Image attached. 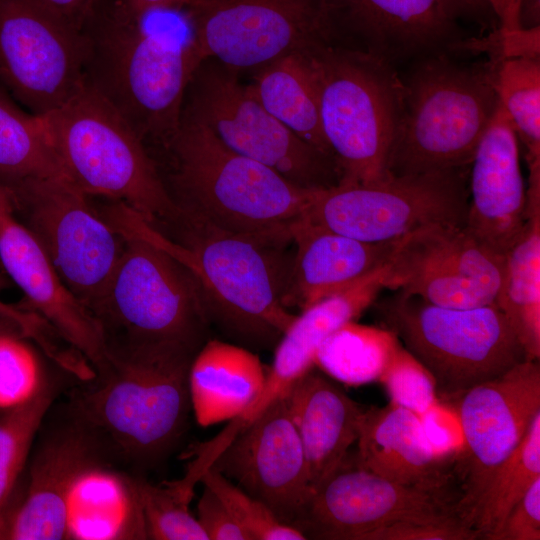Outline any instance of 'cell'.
I'll return each mask as SVG.
<instances>
[{"label": "cell", "mask_w": 540, "mask_h": 540, "mask_svg": "<svg viewBox=\"0 0 540 540\" xmlns=\"http://www.w3.org/2000/svg\"><path fill=\"white\" fill-rule=\"evenodd\" d=\"M162 146L172 163L166 188L181 215L266 243L292 242L314 189L236 153L182 113Z\"/></svg>", "instance_id": "obj_1"}, {"label": "cell", "mask_w": 540, "mask_h": 540, "mask_svg": "<svg viewBox=\"0 0 540 540\" xmlns=\"http://www.w3.org/2000/svg\"><path fill=\"white\" fill-rule=\"evenodd\" d=\"M155 231L150 242L186 266L195 277L208 321L243 345L279 342L296 315L285 306L293 257L286 245L255 240L179 215Z\"/></svg>", "instance_id": "obj_2"}, {"label": "cell", "mask_w": 540, "mask_h": 540, "mask_svg": "<svg viewBox=\"0 0 540 540\" xmlns=\"http://www.w3.org/2000/svg\"><path fill=\"white\" fill-rule=\"evenodd\" d=\"M197 351L152 344L110 352L94 384L72 391L73 418L127 460L155 463L185 430L189 370Z\"/></svg>", "instance_id": "obj_3"}, {"label": "cell", "mask_w": 540, "mask_h": 540, "mask_svg": "<svg viewBox=\"0 0 540 540\" xmlns=\"http://www.w3.org/2000/svg\"><path fill=\"white\" fill-rule=\"evenodd\" d=\"M146 17L101 6L85 29V80L144 143L163 145L178 128L187 87L202 60L190 36L148 29Z\"/></svg>", "instance_id": "obj_4"}, {"label": "cell", "mask_w": 540, "mask_h": 540, "mask_svg": "<svg viewBox=\"0 0 540 540\" xmlns=\"http://www.w3.org/2000/svg\"><path fill=\"white\" fill-rule=\"evenodd\" d=\"M494 62L462 63L450 53L412 62L388 159L391 175L469 167L499 100Z\"/></svg>", "instance_id": "obj_5"}, {"label": "cell", "mask_w": 540, "mask_h": 540, "mask_svg": "<svg viewBox=\"0 0 540 540\" xmlns=\"http://www.w3.org/2000/svg\"><path fill=\"white\" fill-rule=\"evenodd\" d=\"M42 118L64 176L91 198L118 201L155 226L179 216L145 143L86 80Z\"/></svg>", "instance_id": "obj_6"}, {"label": "cell", "mask_w": 540, "mask_h": 540, "mask_svg": "<svg viewBox=\"0 0 540 540\" xmlns=\"http://www.w3.org/2000/svg\"><path fill=\"white\" fill-rule=\"evenodd\" d=\"M308 52L321 129L339 171L338 183H369L388 177L403 98L396 67L326 41L311 45Z\"/></svg>", "instance_id": "obj_7"}, {"label": "cell", "mask_w": 540, "mask_h": 540, "mask_svg": "<svg viewBox=\"0 0 540 540\" xmlns=\"http://www.w3.org/2000/svg\"><path fill=\"white\" fill-rule=\"evenodd\" d=\"M123 235L122 256L90 308L107 352L151 344L199 350L209 321L195 277L163 248Z\"/></svg>", "instance_id": "obj_8"}, {"label": "cell", "mask_w": 540, "mask_h": 540, "mask_svg": "<svg viewBox=\"0 0 540 540\" xmlns=\"http://www.w3.org/2000/svg\"><path fill=\"white\" fill-rule=\"evenodd\" d=\"M381 322L430 373L441 402L527 360L496 304L456 309L396 291L377 304Z\"/></svg>", "instance_id": "obj_9"}, {"label": "cell", "mask_w": 540, "mask_h": 540, "mask_svg": "<svg viewBox=\"0 0 540 540\" xmlns=\"http://www.w3.org/2000/svg\"><path fill=\"white\" fill-rule=\"evenodd\" d=\"M469 167L314 189L300 221L375 243L431 224L464 227Z\"/></svg>", "instance_id": "obj_10"}, {"label": "cell", "mask_w": 540, "mask_h": 540, "mask_svg": "<svg viewBox=\"0 0 540 540\" xmlns=\"http://www.w3.org/2000/svg\"><path fill=\"white\" fill-rule=\"evenodd\" d=\"M182 114L205 125L228 148L306 189L338 184L333 158L295 135L257 100L239 72L204 59L187 87Z\"/></svg>", "instance_id": "obj_11"}, {"label": "cell", "mask_w": 540, "mask_h": 540, "mask_svg": "<svg viewBox=\"0 0 540 540\" xmlns=\"http://www.w3.org/2000/svg\"><path fill=\"white\" fill-rule=\"evenodd\" d=\"M8 193L12 215L90 311L122 256L125 236L101 216L90 196L64 176L26 181Z\"/></svg>", "instance_id": "obj_12"}, {"label": "cell", "mask_w": 540, "mask_h": 540, "mask_svg": "<svg viewBox=\"0 0 540 540\" xmlns=\"http://www.w3.org/2000/svg\"><path fill=\"white\" fill-rule=\"evenodd\" d=\"M85 31L39 0H0V80L29 112L42 116L85 80Z\"/></svg>", "instance_id": "obj_13"}, {"label": "cell", "mask_w": 540, "mask_h": 540, "mask_svg": "<svg viewBox=\"0 0 540 540\" xmlns=\"http://www.w3.org/2000/svg\"><path fill=\"white\" fill-rule=\"evenodd\" d=\"M181 11L201 60L239 73L326 41L319 0H187Z\"/></svg>", "instance_id": "obj_14"}, {"label": "cell", "mask_w": 540, "mask_h": 540, "mask_svg": "<svg viewBox=\"0 0 540 540\" xmlns=\"http://www.w3.org/2000/svg\"><path fill=\"white\" fill-rule=\"evenodd\" d=\"M347 457L313 492L294 523L306 539L364 540L398 521L464 523L456 496L391 481L349 463Z\"/></svg>", "instance_id": "obj_15"}, {"label": "cell", "mask_w": 540, "mask_h": 540, "mask_svg": "<svg viewBox=\"0 0 540 540\" xmlns=\"http://www.w3.org/2000/svg\"><path fill=\"white\" fill-rule=\"evenodd\" d=\"M449 404L456 411L466 454L459 457L462 486L457 511L473 529L475 509L492 472L540 414L539 360H525Z\"/></svg>", "instance_id": "obj_16"}, {"label": "cell", "mask_w": 540, "mask_h": 540, "mask_svg": "<svg viewBox=\"0 0 540 540\" xmlns=\"http://www.w3.org/2000/svg\"><path fill=\"white\" fill-rule=\"evenodd\" d=\"M504 256L464 227L423 226L398 239L386 264V289L434 305L468 309L495 304Z\"/></svg>", "instance_id": "obj_17"}, {"label": "cell", "mask_w": 540, "mask_h": 540, "mask_svg": "<svg viewBox=\"0 0 540 540\" xmlns=\"http://www.w3.org/2000/svg\"><path fill=\"white\" fill-rule=\"evenodd\" d=\"M327 42L394 67L438 53H456L460 19L447 0H319Z\"/></svg>", "instance_id": "obj_18"}, {"label": "cell", "mask_w": 540, "mask_h": 540, "mask_svg": "<svg viewBox=\"0 0 540 540\" xmlns=\"http://www.w3.org/2000/svg\"><path fill=\"white\" fill-rule=\"evenodd\" d=\"M210 468L291 526L312 496L303 445L284 396L241 427Z\"/></svg>", "instance_id": "obj_19"}, {"label": "cell", "mask_w": 540, "mask_h": 540, "mask_svg": "<svg viewBox=\"0 0 540 540\" xmlns=\"http://www.w3.org/2000/svg\"><path fill=\"white\" fill-rule=\"evenodd\" d=\"M464 228L481 245L504 256L519 239L526 220V190L518 137L499 103L469 167Z\"/></svg>", "instance_id": "obj_20"}, {"label": "cell", "mask_w": 540, "mask_h": 540, "mask_svg": "<svg viewBox=\"0 0 540 540\" xmlns=\"http://www.w3.org/2000/svg\"><path fill=\"white\" fill-rule=\"evenodd\" d=\"M0 261L37 313L80 353L96 373L109 362L100 325L62 281L33 235L9 212H0Z\"/></svg>", "instance_id": "obj_21"}, {"label": "cell", "mask_w": 540, "mask_h": 540, "mask_svg": "<svg viewBox=\"0 0 540 540\" xmlns=\"http://www.w3.org/2000/svg\"><path fill=\"white\" fill-rule=\"evenodd\" d=\"M101 447L75 418L42 439L30 463L25 495L3 519L0 539H65L71 485L84 467L100 460Z\"/></svg>", "instance_id": "obj_22"}, {"label": "cell", "mask_w": 540, "mask_h": 540, "mask_svg": "<svg viewBox=\"0 0 540 540\" xmlns=\"http://www.w3.org/2000/svg\"><path fill=\"white\" fill-rule=\"evenodd\" d=\"M386 265L344 290L303 309L276 344L273 363L256 400L235 420L240 428L314 367L321 343L336 329L354 321L386 289Z\"/></svg>", "instance_id": "obj_23"}, {"label": "cell", "mask_w": 540, "mask_h": 540, "mask_svg": "<svg viewBox=\"0 0 540 540\" xmlns=\"http://www.w3.org/2000/svg\"><path fill=\"white\" fill-rule=\"evenodd\" d=\"M356 442L359 467L406 486L447 491L451 458L433 447L415 412L392 401L365 409Z\"/></svg>", "instance_id": "obj_24"}, {"label": "cell", "mask_w": 540, "mask_h": 540, "mask_svg": "<svg viewBox=\"0 0 540 540\" xmlns=\"http://www.w3.org/2000/svg\"><path fill=\"white\" fill-rule=\"evenodd\" d=\"M397 241L365 242L299 221L285 306L302 311L382 268Z\"/></svg>", "instance_id": "obj_25"}, {"label": "cell", "mask_w": 540, "mask_h": 540, "mask_svg": "<svg viewBox=\"0 0 540 540\" xmlns=\"http://www.w3.org/2000/svg\"><path fill=\"white\" fill-rule=\"evenodd\" d=\"M283 396L303 445L313 494L348 456L365 409L313 368Z\"/></svg>", "instance_id": "obj_26"}, {"label": "cell", "mask_w": 540, "mask_h": 540, "mask_svg": "<svg viewBox=\"0 0 540 540\" xmlns=\"http://www.w3.org/2000/svg\"><path fill=\"white\" fill-rule=\"evenodd\" d=\"M65 539H148L137 478L100 460L84 467L68 494Z\"/></svg>", "instance_id": "obj_27"}, {"label": "cell", "mask_w": 540, "mask_h": 540, "mask_svg": "<svg viewBox=\"0 0 540 540\" xmlns=\"http://www.w3.org/2000/svg\"><path fill=\"white\" fill-rule=\"evenodd\" d=\"M267 371L246 347L207 340L194 356L188 377L196 422L209 427L239 417L259 396Z\"/></svg>", "instance_id": "obj_28"}, {"label": "cell", "mask_w": 540, "mask_h": 540, "mask_svg": "<svg viewBox=\"0 0 540 540\" xmlns=\"http://www.w3.org/2000/svg\"><path fill=\"white\" fill-rule=\"evenodd\" d=\"M309 47L251 72L252 81L248 86L272 116L306 143L333 158L321 129Z\"/></svg>", "instance_id": "obj_29"}, {"label": "cell", "mask_w": 540, "mask_h": 540, "mask_svg": "<svg viewBox=\"0 0 540 540\" xmlns=\"http://www.w3.org/2000/svg\"><path fill=\"white\" fill-rule=\"evenodd\" d=\"M527 220L504 255L495 304L506 316L527 360L540 358V201L526 204Z\"/></svg>", "instance_id": "obj_30"}, {"label": "cell", "mask_w": 540, "mask_h": 540, "mask_svg": "<svg viewBox=\"0 0 540 540\" xmlns=\"http://www.w3.org/2000/svg\"><path fill=\"white\" fill-rule=\"evenodd\" d=\"M54 176L64 174L42 118L0 91V186L8 191L26 181Z\"/></svg>", "instance_id": "obj_31"}, {"label": "cell", "mask_w": 540, "mask_h": 540, "mask_svg": "<svg viewBox=\"0 0 540 540\" xmlns=\"http://www.w3.org/2000/svg\"><path fill=\"white\" fill-rule=\"evenodd\" d=\"M400 344L386 328L349 321L321 343L314 366L347 385L367 384L379 380Z\"/></svg>", "instance_id": "obj_32"}, {"label": "cell", "mask_w": 540, "mask_h": 540, "mask_svg": "<svg viewBox=\"0 0 540 540\" xmlns=\"http://www.w3.org/2000/svg\"><path fill=\"white\" fill-rule=\"evenodd\" d=\"M540 479V414L519 445L494 469L477 503L472 528L484 539Z\"/></svg>", "instance_id": "obj_33"}, {"label": "cell", "mask_w": 540, "mask_h": 540, "mask_svg": "<svg viewBox=\"0 0 540 540\" xmlns=\"http://www.w3.org/2000/svg\"><path fill=\"white\" fill-rule=\"evenodd\" d=\"M493 62L498 100L525 147L527 164H540V58Z\"/></svg>", "instance_id": "obj_34"}, {"label": "cell", "mask_w": 540, "mask_h": 540, "mask_svg": "<svg viewBox=\"0 0 540 540\" xmlns=\"http://www.w3.org/2000/svg\"><path fill=\"white\" fill-rule=\"evenodd\" d=\"M54 396V386L44 379L29 399L0 413V525L14 503L18 480Z\"/></svg>", "instance_id": "obj_35"}, {"label": "cell", "mask_w": 540, "mask_h": 540, "mask_svg": "<svg viewBox=\"0 0 540 540\" xmlns=\"http://www.w3.org/2000/svg\"><path fill=\"white\" fill-rule=\"evenodd\" d=\"M197 479L189 474L154 485L137 478L148 539L208 540L189 505Z\"/></svg>", "instance_id": "obj_36"}, {"label": "cell", "mask_w": 540, "mask_h": 540, "mask_svg": "<svg viewBox=\"0 0 540 540\" xmlns=\"http://www.w3.org/2000/svg\"><path fill=\"white\" fill-rule=\"evenodd\" d=\"M200 482L225 504L236 522L252 540H305L296 527L280 521L271 509L221 473L209 468Z\"/></svg>", "instance_id": "obj_37"}, {"label": "cell", "mask_w": 540, "mask_h": 540, "mask_svg": "<svg viewBox=\"0 0 540 540\" xmlns=\"http://www.w3.org/2000/svg\"><path fill=\"white\" fill-rule=\"evenodd\" d=\"M17 326L0 329V410L29 399L45 379L33 349Z\"/></svg>", "instance_id": "obj_38"}, {"label": "cell", "mask_w": 540, "mask_h": 540, "mask_svg": "<svg viewBox=\"0 0 540 540\" xmlns=\"http://www.w3.org/2000/svg\"><path fill=\"white\" fill-rule=\"evenodd\" d=\"M378 382L385 387L390 401L419 416L440 402L432 376L402 344L393 354Z\"/></svg>", "instance_id": "obj_39"}, {"label": "cell", "mask_w": 540, "mask_h": 540, "mask_svg": "<svg viewBox=\"0 0 540 540\" xmlns=\"http://www.w3.org/2000/svg\"><path fill=\"white\" fill-rule=\"evenodd\" d=\"M477 533L462 522L398 521L378 528L364 540H471Z\"/></svg>", "instance_id": "obj_40"}, {"label": "cell", "mask_w": 540, "mask_h": 540, "mask_svg": "<svg viewBox=\"0 0 540 540\" xmlns=\"http://www.w3.org/2000/svg\"><path fill=\"white\" fill-rule=\"evenodd\" d=\"M486 540H539L540 539V479L512 507L500 525L489 533Z\"/></svg>", "instance_id": "obj_41"}, {"label": "cell", "mask_w": 540, "mask_h": 540, "mask_svg": "<svg viewBox=\"0 0 540 540\" xmlns=\"http://www.w3.org/2000/svg\"><path fill=\"white\" fill-rule=\"evenodd\" d=\"M197 520L208 540H252L221 499L205 485L197 503Z\"/></svg>", "instance_id": "obj_42"}, {"label": "cell", "mask_w": 540, "mask_h": 540, "mask_svg": "<svg viewBox=\"0 0 540 540\" xmlns=\"http://www.w3.org/2000/svg\"><path fill=\"white\" fill-rule=\"evenodd\" d=\"M53 13L76 28L85 31L95 19L102 4L100 0H39Z\"/></svg>", "instance_id": "obj_43"}, {"label": "cell", "mask_w": 540, "mask_h": 540, "mask_svg": "<svg viewBox=\"0 0 540 540\" xmlns=\"http://www.w3.org/2000/svg\"><path fill=\"white\" fill-rule=\"evenodd\" d=\"M460 20H469L483 28L498 23L493 9V0H447Z\"/></svg>", "instance_id": "obj_44"}, {"label": "cell", "mask_w": 540, "mask_h": 540, "mask_svg": "<svg viewBox=\"0 0 540 540\" xmlns=\"http://www.w3.org/2000/svg\"><path fill=\"white\" fill-rule=\"evenodd\" d=\"M187 0H116L112 5L120 12L137 18L158 12L181 11Z\"/></svg>", "instance_id": "obj_45"}, {"label": "cell", "mask_w": 540, "mask_h": 540, "mask_svg": "<svg viewBox=\"0 0 540 540\" xmlns=\"http://www.w3.org/2000/svg\"><path fill=\"white\" fill-rule=\"evenodd\" d=\"M5 285V280L0 276V290L3 289ZM0 317L14 321L20 327L24 335H31L40 324V318L36 313L23 309L20 306L4 304L1 301Z\"/></svg>", "instance_id": "obj_46"}, {"label": "cell", "mask_w": 540, "mask_h": 540, "mask_svg": "<svg viewBox=\"0 0 540 540\" xmlns=\"http://www.w3.org/2000/svg\"><path fill=\"white\" fill-rule=\"evenodd\" d=\"M519 0H493V9L498 21V28L505 32L519 30Z\"/></svg>", "instance_id": "obj_47"}, {"label": "cell", "mask_w": 540, "mask_h": 540, "mask_svg": "<svg viewBox=\"0 0 540 540\" xmlns=\"http://www.w3.org/2000/svg\"><path fill=\"white\" fill-rule=\"evenodd\" d=\"M518 25L523 30L540 27V0H519Z\"/></svg>", "instance_id": "obj_48"}, {"label": "cell", "mask_w": 540, "mask_h": 540, "mask_svg": "<svg viewBox=\"0 0 540 540\" xmlns=\"http://www.w3.org/2000/svg\"><path fill=\"white\" fill-rule=\"evenodd\" d=\"M0 212L12 213L10 195L2 186H0Z\"/></svg>", "instance_id": "obj_49"}, {"label": "cell", "mask_w": 540, "mask_h": 540, "mask_svg": "<svg viewBox=\"0 0 540 540\" xmlns=\"http://www.w3.org/2000/svg\"><path fill=\"white\" fill-rule=\"evenodd\" d=\"M11 326L19 327L14 321H12L10 319H7V318L0 317V329L11 327Z\"/></svg>", "instance_id": "obj_50"}, {"label": "cell", "mask_w": 540, "mask_h": 540, "mask_svg": "<svg viewBox=\"0 0 540 540\" xmlns=\"http://www.w3.org/2000/svg\"><path fill=\"white\" fill-rule=\"evenodd\" d=\"M3 410H0V413L2 412Z\"/></svg>", "instance_id": "obj_51"}]
</instances>
